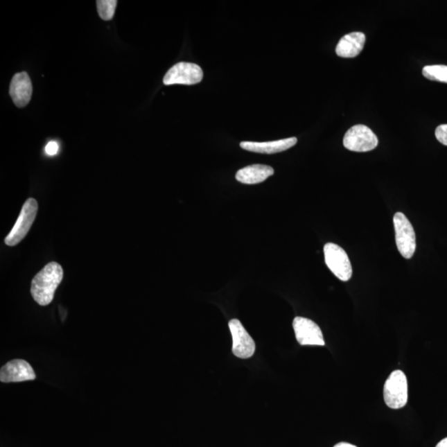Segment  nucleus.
Returning <instances> with one entry per match:
<instances>
[{
	"instance_id": "f257e3e1",
	"label": "nucleus",
	"mask_w": 447,
	"mask_h": 447,
	"mask_svg": "<svg viewBox=\"0 0 447 447\" xmlns=\"http://www.w3.org/2000/svg\"><path fill=\"white\" fill-rule=\"evenodd\" d=\"M63 279V270L56 262H51L34 277L31 295L40 306H48L53 301L55 292Z\"/></svg>"
},
{
	"instance_id": "f03ea898",
	"label": "nucleus",
	"mask_w": 447,
	"mask_h": 447,
	"mask_svg": "<svg viewBox=\"0 0 447 447\" xmlns=\"http://www.w3.org/2000/svg\"><path fill=\"white\" fill-rule=\"evenodd\" d=\"M384 398L392 410H399L406 405L408 399L407 380L401 370H394L385 382Z\"/></svg>"
},
{
	"instance_id": "7ed1b4c3",
	"label": "nucleus",
	"mask_w": 447,
	"mask_h": 447,
	"mask_svg": "<svg viewBox=\"0 0 447 447\" xmlns=\"http://www.w3.org/2000/svg\"><path fill=\"white\" fill-rule=\"evenodd\" d=\"M395 240L399 253L403 258L410 259L416 250V234L414 227L405 215L396 213L394 216Z\"/></svg>"
},
{
	"instance_id": "20e7f679",
	"label": "nucleus",
	"mask_w": 447,
	"mask_h": 447,
	"mask_svg": "<svg viewBox=\"0 0 447 447\" xmlns=\"http://www.w3.org/2000/svg\"><path fill=\"white\" fill-rule=\"evenodd\" d=\"M325 261L336 278L347 282L352 277V266L348 255L342 247L327 243L324 246Z\"/></svg>"
},
{
	"instance_id": "39448f33",
	"label": "nucleus",
	"mask_w": 447,
	"mask_h": 447,
	"mask_svg": "<svg viewBox=\"0 0 447 447\" xmlns=\"http://www.w3.org/2000/svg\"><path fill=\"white\" fill-rule=\"evenodd\" d=\"M38 205L35 199L29 198L24 203L18 220L14 228L6 238V244L8 246H15L24 240L35 220Z\"/></svg>"
},
{
	"instance_id": "423d86ee",
	"label": "nucleus",
	"mask_w": 447,
	"mask_h": 447,
	"mask_svg": "<svg viewBox=\"0 0 447 447\" xmlns=\"http://www.w3.org/2000/svg\"><path fill=\"white\" fill-rule=\"evenodd\" d=\"M344 148L353 152H369L378 146L376 134L364 125H357L347 132L343 139Z\"/></svg>"
},
{
	"instance_id": "0eeeda50",
	"label": "nucleus",
	"mask_w": 447,
	"mask_h": 447,
	"mask_svg": "<svg viewBox=\"0 0 447 447\" xmlns=\"http://www.w3.org/2000/svg\"><path fill=\"white\" fill-rule=\"evenodd\" d=\"M203 79V71L201 67L195 63L179 62L170 68L164 78L166 86L171 85L198 84Z\"/></svg>"
},
{
	"instance_id": "6e6552de",
	"label": "nucleus",
	"mask_w": 447,
	"mask_h": 447,
	"mask_svg": "<svg viewBox=\"0 0 447 447\" xmlns=\"http://www.w3.org/2000/svg\"><path fill=\"white\" fill-rule=\"evenodd\" d=\"M292 326L301 346H325L321 328L310 319L297 317L293 320Z\"/></svg>"
},
{
	"instance_id": "1a4fd4ad",
	"label": "nucleus",
	"mask_w": 447,
	"mask_h": 447,
	"mask_svg": "<svg viewBox=\"0 0 447 447\" xmlns=\"http://www.w3.org/2000/svg\"><path fill=\"white\" fill-rule=\"evenodd\" d=\"M229 328L233 339V354L240 359H249L252 357L256 347L254 340L243 326L242 323L238 319H232L229 322Z\"/></svg>"
},
{
	"instance_id": "9d476101",
	"label": "nucleus",
	"mask_w": 447,
	"mask_h": 447,
	"mask_svg": "<svg viewBox=\"0 0 447 447\" xmlns=\"http://www.w3.org/2000/svg\"><path fill=\"white\" fill-rule=\"evenodd\" d=\"M36 374L32 366L24 360H12L4 365L0 370L2 383H18L34 380Z\"/></svg>"
},
{
	"instance_id": "9b49d317",
	"label": "nucleus",
	"mask_w": 447,
	"mask_h": 447,
	"mask_svg": "<svg viewBox=\"0 0 447 447\" xmlns=\"http://www.w3.org/2000/svg\"><path fill=\"white\" fill-rule=\"evenodd\" d=\"M10 95L17 107L24 108L31 100L33 85L27 72H19L12 78Z\"/></svg>"
},
{
	"instance_id": "f8f14e48",
	"label": "nucleus",
	"mask_w": 447,
	"mask_h": 447,
	"mask_svg": "<svg viewBox=\"0 0 447 447\" xmlns=\"http://www.w3.org/2000/svg\"><path fill=\"white\" fill-rule=\"evenodd\" d=\"M365 35L361 32H354L344 35L335 48V53L340 58H353L359 55L364 49Z\"/></svg>"
},
{
	"instance_id": "ddd939ff",
	"label": "nucleus",
	"mask_w": 447,
	"mask_h": 447,
	"mask_svg": "<svg viewBox=\"0 0 447 447\" xmlns=\"http://www.w3.org/2000/svg\"><path fill=\"white\" fill-rule=\"evenodd\" d=\"M297 143V139L292 137L271 142H241L240 147L245 149V150L249 152L274 155V153L288 150V149L295 146Z\"/></svg>"
},
{
	"instance_id": "4468645a",
	"label": "nucleus",
	"mask_w": 447,
	"mask_h": 447,
	"mask_svg": "<svg viewBox=\"0 0 447 447\" xmlns=\"http://www.w3.org/2000/svg\"><path fill=\"white\" fill-rule=\"evenodd\" d=\"M274 173V170L270 166L254 164L238 170L236 178L244 184L253 185L265 182Z\"/></svg>"
},
{
	"instance_id": "2eb2a0df",
	"label": "nucleus",
	"mask_w": 447,
	"mask_h": 447,
	"mask_svg": "<svg viewBox=\"0 0 447 447\" xmlns=\"http://www.w3.org/2000/svg\"><path fill=\"white\" fill-rule=\"evenodd\" d=\"M423 75L428 80L447 83V66H426L423 69Z\"/></svg>"
},
{
	"instance_id": "dca6fc26",
	"label": "nucleus",
	"mask_w": 447,
	"mask_h": 447,
	"mask_svg": "<svg viewBox=\"0 0 447 447\" xmlns=\"http://www.w3.org/2000/svg\"><path fill=\"white\" fill-rule=\"evenodd\" d=\"M117 3L116 0H98L97 10L100 19L105 21L112 20L116 12Z\"/></svg>"
},
{
	"instance_id": "f3484780",
	"label": "nucleus",
	"mask_w": 447,
	"mask_h": 447,
	"mask_svg": "<svg viewBox=\"0 0 447 447\" xmlns=\"http://www.w3.org/2000/svg\"><path fill=\"white\" fill-rule=\"evenodd\" d=\"M436 138L441 143L447 146V125H441L437 128Z\"/></svg>"
},
{
	"instance_id": "a211bd4d",
	"label": "nucleus",
	"mask_w": 447,
	"mask_h": 447,
	"mask_svg": "<svg viewBox=\"0 0 447 447\" xmlns=\"http://www.w3.org/2000/svg\"><path fill=\"white\" fill-rule=\"evenodd\" d=\"M58 149L59 146L58 143L52 141L46 144L45 151L46 152V155L49 156H54L56 155L58 152Z\"/></svg>"
},
{
	"instance_id": "6ab92c4d",
	"label": "nucleus",
	"mask_w": 447,
	"mask_h": 447,
	"mask_svg": "<svg viewBox=\"0 0 447 447\" xmlns=\"http://www.w3.org/2000/svg\"><path fill=\"white\" fill-rule=\"evenodd\" d=\"M334 447H357V446L350 444H347V442H340V444H336Z\"/></svg>"
},
{
	"instance_id": "aec40b11",
	"label": "nucleus",
	"mask_w": 447,
	"mask_h": 447,
	"mask_svg": "<svg viewBox=\"0 0 447 447\" xmlns=\"http://www.w3.org/2000/svg\"><path fill=\"white\" fill-rule=\"evenodd\" d=\"M436 447H447V437L445 438V439L441 440Z\"/></svg>"
}]
</instances>
